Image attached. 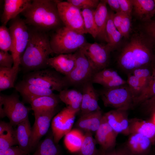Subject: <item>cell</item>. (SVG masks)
<instances>
[{"instance_id": "obj_14", "label": "cell", "mask_w": 155, "mask_h": 155, "mask_svg": "<svg viewBox=\"0 0 155 155\" xmlns=\"http://www.w3.org/2000/svg\"><path fill=\"white\" fill-rule=\"evenodd\" d=\"M15 87L24 100L29 103L37 98L54 94L51 90L28 83L23 80L18 82Z\"/></svg>"}, {"instance_id": "obj_20", "label": "cell", "mask_w": 155, "mask_h": 155, "mask_svg": "<svg viewBox=\"0 0 155 155\" xmlns=\"http://www.w3.org/2000/svg\"><path fill=\"white\" fill-rule=\"evenodd\" d=\"M129 124L130 134L138 133L144 135L150 139L153 144L155 141V125L151 121L134 118L129 120Z\"/></svg>"}, {"instance_id": "obj_41", "label": "cell", "mask_w": 155, "mask_h": 155, "mask_svg": "<svg viewBox=\"0 0 155 155\" xmlns=\"http://www.w3.org/2000/svg\"><path fill=\"white\" fill-rule=\"evenodd\" d=\"M126 83L125 80L118 75L104 81L100 84L102 86L105 88L110 89L124 85Z\"/></svg>"}, {"instance_id": "obj_57", "label": "cell", "mask_w": 155, "mask_h": 155, "mask_svg": "<svg viewBox=\"0 0 155 155\" xmlns=\"http://www.w3.org/2000/svg\"><path fill=\"white\" fill-rule=\"evenodd\" d=\"M106 152L102 149L100 153L98 155H106Z\"/></svg>"}, {"instance_id": "obj_40", "label": "cell", "mask_w": 155, "mask_h": 155, "mask_svg": "<svg viewBox=\"0 0 155 155\" xmlns=\"http://www.w3.org/2000/svg\"><path fill=\"white\" fill-rule=\"evenodd\" d=\"M17 144L15 134L9 133L0 135V150H5Z\"/></svg>"}, {"instance_id": "obj_58", "label": "cell", "mask_w": 155, "mask_h": 155, "mask_svg": "<svg viewBox=\"0 0 155 155\" xmlns=\"http://www.w3.org/2000/svg\"><path fill=\"white\" fill-rule=\"evenodd\" d=\"M147 155H155V152L151 153H150V152Z\"/></svg>"}, {"instance_id": "obj_16", "label": "cell", "mask_w": 155, "mask_h": 155, "mask_svg": "<svg viewBox=\"0 0 155 155\" xmlns=\"http://www.w3.org/2000/svg\"><path fill=\"white\" fill-rule=\"evenodd\" d=\"M30 0H5L3 11L1 17L2 25L6 26L8 22L15 18L30 5Z\"/></svg>"}, {"instance_id": "obj_48", "label": "cell", "mask_w": 155, "mask_h": 155, "mask_svg": "<svg viewBox=\"0 0 155 155\" xmlns=\"http://www.w3.org/2000/svg\"><path fill=\"white\" fill-rule=\"evenodd\" d=\"M98 96L97 92L94 89L92 92V97L86 113L100 109L98 104Z\"/></svg>"}, {"instance_id": "obj_54", "label": "cell", "mask_w": 155, "mask_h": 155, "mask_svg": "<svg viewBox=\"0 0 155 155\" xmlns=\"http://www.w3.org/2000/svg\"><path fill=\"white\" fill-rule=\"evenodd\" d=\"M111 9L116 13L121 12L120 6L118 0H105Z\"/></svg>"}, {"instance_id": "obj_23", "label": "cell", "mask_w": 155, "mask_h": 155, "mask_svg": "<svg viewBox=\"0 0 155 155\" xmlns=\"http://www.w3.org/2000/svg\"><path fill=\"white\" fill-rule=\"evenodd\" d=\"M133 13L139 19L147 21L155 7L154 0H132Z\"/></svg>"}, {"instance_id": "obj_18", "label": "cell", "mask_w": 155, "mask_h": 155, "mask_svg": "<svg viewBox=\"0 0 155 155\" xmlns=\"http://www.w3.org/2000/svg\"><path fill=\"white\" fill-rule=\"evenodd\" d=\"M105 0H101L95 9L94 18L96 26L98 38L106 42L108 40L106 33V26L108 18V11Z\"/></svg>"}, {"instance_id": "obj_12", "label": "cell", "mask_w": 155, "mask_h": 155, "mask_svg": "<svg viewBox=\"0 0 155 155\" xmlns=\"http://www.w3.org/2000/svg\"><path fill=\"white\" fill-rule=\"evenodd\" d=\"M56 108L48 111L34 112L35 121L32 127L30 142L31 150L37 146L42 137L47 132Z\"/></svg>"}, {"instance_id": "obj_56", "label": "cell", "mask_w": 155, "mask_h": 155, "mask_svg": "<svg viewBox=\"0 0 155 155\" xmlns=\"http://www.w3.org/2000/svg\"><path fill=\"white\" fill-rule=\"evenodd\" d=\"M154 1L155 2V0H154ZM155 15V7L154 8V9L153 11L150 14V17H149V19L150 20V18L153 17L154 15Z\"/></svg>"}, {"instance_id": "obj_51", "label": "cell", "mask_w": 155, "mask_h": 155, "mask_svg": "<svg viewBox=\"0 0 155 155\" xmlns=\"http://www.w3.org/2000/svg\"><path fill=\"white\" fill-rule=\"evenodd\" d=\"M9 133L15 134L13 128V126L9 123H7L4 121H1L0 123V135Z\"/></svg>"}, {"instance_id": "obj_30", "label": "cell", "mask_w": 155, "mask_h": 155, "mask_svg": "<svg viewBox=\"0 0 155 155\" xmlns=\"http://www.w3.org/2000/svg\"><path fill=\"white\" fill-rule=\"evenodd\" d=\"M152 78L149 84L143 92L135 98L133 105L141 104L145 100L155 96V64L152 67Z\"/></svg>"}, {"instance_id": "obj_8", "label": "cell", "mask_w": 155, "mask_h": 155, "mask_svg": "<svg viewBox=\"0 0 155 155\" xmlns=\"http://www.w3.org/2000/svg\"><path fill=\"white\" fill-rule=\"evenodd\" d=\"M101 96L104 105L116 109L127 111L133 104L134 96L128 86L106 89Z\"/></svg>"}, {"instance_id": "obj_1", "label": "cell", "mask_w": 155, "mask_h": 155, "mask_svg": "<svg viewBox=\"0 0 155 155\" xmlns=\"http://www.w3.org/2000/svg\"><path fill=\"white\" fill-rule=\"evenodd\" d=\"M153 42L142 33L133 34L118 56V64L123 69L132 71L137 68L145 67L152 60Z\"/></svg>"}, {"instance_id": "obj_37", "label": "cell", "mask_w": 155, "mask_h": 155, "mask_svg": "<svg viewBox=\"0 0 155 155\" xmlns=\"http://www.w3.org/2000/svg\"><path fill=\"white\" fill-rule=\"evenodd\" d=\"M132 72L133 75L140 80L145 86L146 88L152 78V73L150 70L145 66L135 69Z\"/></svg>"}, {"instance_id": "obj_39", "label": "cell", "mask_w": 155, "mask_h": 155, "mask_svg": "<svg viewBox=\"0 0 155 155\" xmlns=\"http://www.w3.org/2000/svg\"><path fill=\"white\" fill-rule=\"evenodd\" d=\"M103 116L100 109L91 113L89 131L96 132L101 124Z\"/></svg>"}, {"instance_id": "obj_21", "label": "cell", "mask_w": 155, "mask_h": 155, "mask_svg": "<svg viewBox=\"0 0 155 155\" xmlns=\"http://www.w3.org/2000/svg\"><path fill=\"white\" fill-rule=\"evenodd\" d=\"M72 111H73L66 107L63 109L52 119L51 128L54 140L56 144H58L63 136L65 135L64 130L66 117L67 114Z\"/></svg>"}, {"instance_id": "obj_44", "label": "cell", "mask_w": 155, "mask_h": 155, "mask_svg": "<svg viewBox=\"0 0 155 155\" xmlns=\"http://www.w3.org/2000/svg\"><path fill=\"white\" fill-rule=\"evenodd\" d=\"M91 113L82 115L77 121L76 126L79 129L85 131H89Z\"/></svg>"}, {"instance_id": "obj_2", "label": "cell", "mask_w": 155, "mask_h": 155, "mask_svg": "<svg viewBox=\"0 0 155 155\" xmlns=\"http://www.w3.org/2000/svg\"><path fill=\"white\" fill-rule=\"evenodd\" d=\"M21 13L27 25L46 32L55 30L63 24L58 11L57 0H32Z\"/></svg>"}, {"instance_id": "obj_38", "label": "cell", "mask_w": 155, "mask_h": 155, "mask_svg": "<svg viewBox=\"0 0 155 155\" xmlns=\"http://www.w3.org/2000/svg\"><path fill=\"white\" fill-rule=\"evenodd\" d=\"M67 1L81 10L87 8L95 9L100 1L98 0H67Z\"/></svg>"}, {"instance_id": "obj_42", "label": "cell", "mask_w": 155, "mask_h": 155, "mask_svg": "<svg viewBox=\"0 0 155 155\" xmlns=\"http://www.w3.org/2000/svg\"><path fill=\"white\" fill-rule=\"evenodd\" d=\"M131 16L124 14L119 31L123 37L128 38L131 30Z\"/></svg>"}, {"instance_id": "obj_5", "label": "cell", "mask_w": 155, "mask_h": 155, "mask_svg": "<svg viewBox=\"0 0 155 155\" xmlns=\"http://www.w3.org/2000/svg\"><path fill=\"white\" fill-rule=\"evenodd\" d=\"M24 20L19 16L10 21L9 29L12 38L10 51L14 59L13 67L19 69L21 57L25 51L30 38V31Z\"/></svg>"}, {"instance_id": "obj_24", "label": "cell", "mask_w": 155, "mask_h": 155, "mask_svg": "<svg viewBox=\"0 0 155 155\" xmlns=\"http://www.w3.org/2000/svg\"><path fill=\"white\" fill-rule=\"evenodd\" d=\"M59 99V97L54 94L37 98L30 104L34 112L50 111L56 108Z\"/></svg>"}, {"instance_id": "obj_22", "label": "cell", "mask_w": 155, "mask_h": 155, "mask_svg": "<svg viewBox=\"0 0 155 155\" xmlns=\"http://www.w3.org/2000/svg\"><path fill=\"white\" fill-rule=\"evenodd\" d=\"M82 94L80 91L74 89H65L59 92V99L67 107L74 111L80 110Z\"/></svg>"}, {"instance_id": "obj_35", "label": "cell", "mask_w": 155, "mask_h": 155, "mask_svg": "<svg viewBox=\"0 0 155 155\" xmlns=\"http://www.w3.org/2000/svg\"><path fill=\"white\" fill-rule=\"evenodd\" d=\"M118 75L115 71L111 69L105 68L95 73L92 78L91 81L93 84H100L104 81Z\"/></svg>"}, {"instance_id": "obj_59", "label": "cell", "mask_w": 155, "mask_h": 155, "mask_svg": "<svg viewBox=\"0 0 155 155\" xmlns=\"http://www.w3.org/2000/svg\"><path fill=\"white\" fill-rule=\"evenodd\" d=\"M153 145H154L155 146V141L154 142Z\"/></svg>"}, {"instance_id": "obj_33", "label": "cell", "mask_w": 155, "mask_h": 155, "mask_svg": "<svg viewBox=\"0 0 155 155\" xmlns=\"http://www.w3.org/2000/svg\"><path fill=\"white\" fill-rule=\"evenodd\" d=\"M93 84L91 81H90L83 85L82 96L80 108L82 115L86 114L87 110L92 92L95 89Z\"/></svg>"}, {"instance_id": "obj_6", "label": "cell", "mask_w": 155, "mask_h": 155, "mask_svg": "<svg viewBox=\"0 0 155 155\" xmlns=\"http://www.w3.org/2000/svg\"><path fill=\"white\" fill-rule=\"evenodd\" d=\"M60 74L55 70L42 69L28 73L23 80L28 83L59 92L68 85L65 77Z\"/></svg>"}, {"instance_id": "obj_52", "label": "cell", "mask_w": 155, "mask_h": 155, "mask_svg": "<svg viewBox=\"0 0 155 155\" xmlns=\"http://www.w3.org/2000/svg\"><path fill=\"white\" fill-rule=\"evenodd\" d=\"M124 15L121 12L113 13L112 19L113 23L117 29L119 30Z\"/></svg>"}, {"instance_id": "obj_34", "label": "cell", "mask_w": 155, "mask_h": 155, "mask_svg": "<svg viewBox=\"0 0 155 155\" xmlns=\"http://www.w3.org/2000/svg\"><path fill=\"white\" fill-rule=\"evenodd\" d=\"M12 38L9 28L2 25L0 27V49L5 51H11Z\"/></svg>"}, {"instance_id": "obj_19", "label": "cell", "mask_w": 155, "mask_h": 155, "mask_svg": "<svg viewBox=\"0 0 155 155\" xmlns=\"http://www.w3.org/2000/svg\"><path fill=\"white\" fill-rule=\"evenodd\" d=\"M15 131V135L19 147L28 153L30 151V142L32 127L28 117L19 123Z\"/></svg>"}, {"instance_id": "obj_45", "label": "cell", "mask_w": 155, "mask_h": 155, "mask_svg": "<svg viewBox=\"0 0 155 155\" xmlns=\"http://www.w3.org/2000/svg\"><path fill=\"white\" fill-rule=\"evenodd\" d=\"M126 110H121L120 116V121L122 128V133L126 135L130 134L129 120H128Z\"/></svg>"}, {"instance_id": "obj_49", "label": "cell", "mask_w": 155, "mask_h": 155, "mask_svg": "<svg viewBox=\"0 0 155 155\" xmlns=\"http://www.w3.org/2000/svg\"><path fill=\"white\" fill-rule=\"evenodd\" d=\"M28 154L19 147L12 146L5 150H0V155H26Z\"/></svg>"}, {"instance_id": "obj_4", "label": "cell", "mask_w": 155, "mask_h": 155, "mask_svg": "<svg viewBox=\"0 0 155 155\" xmlns=\"http://www.w3.org/2000/svg\"><path fill=\"white\" fill-rule=\"evenodd\" d=\"M50 41L53 53L57 55L74 53L87 42L84 34L65 26L55 30Z\"/></svg>"}, {"instance_id": "obj_15", "label": "cell", "mask_w": 155, "mask_h": 155, "mask_svg": "<svg viewBox=\"0 0 155 155\" xmlns=\"http://www.w3.org/2000/svg\"><path fill=\"white\" fill-rule=\"evenodd\" d=\"M129 135L126 148L132 155H147L149 154L153 145L150 139L138 133Z\"/></svg>"}, {"instance_id": "obj_25", "label": "cell", "mask_w": 155, "mask_h": 155, "mask_svg": "<svg viewBox=\"0 0 155 155\" xmlns=\"http://www.w3.org/2000/svg\"><path fill=\"white\" fill-rule=\"evenodd\" d=\"M113 13L112 11L108 12L106 29L108 40L107 44L111 52L117 48L123 37L113 23L112 17Z\"/></svg>"}, {"instance_id": "obj_26", "label": "cell", "mask_w": 155, "mask_h": 155, "mask_svg": "<svg viewBox=\"0 0 155 155\" xmlns=\"http://www.w3.org/2000/svg\"><path fill=\"white\" fill-rule=\"evenodd\" d=\"M84 137V135L80 130L77 129L71 130L65 135V145L71 152H78L82 144Z\"/></svg>"}, {"instance_id": "obj_17", "label": "cell", "mask_w": 155, "mask_h": 155, "mask_svg": "<svg viewBox=\"0 0 155 155\" xmlns=\"http://www.w3.org/2000/svg\"><path fill=\"white\" fill-rule=\"evenodd\" d=\"M75 63V55L74 53L61 54L49 57L47 61V65L58 73L66 76L73 69Z\"/></svg>"}, {"instance_id": "obj_3", "label": "cell", "mask_w": 155, "mask_h": 155, "mask_svg": "<svg viewBox=\"0 0 155 155\" xmlns=\"http://www.w3.org/2000/svg\"><path fill=\"white\" fill-rule=\"evenodd\" d=\"M30 38L20 59V64L26 70L34 71L48 66L49 56L52 53L50 38L47 33L29 28Z\"/></svg>"}, {"instance_id": "obj_43", "label": "cell", "mask_w": 155, "mask_h": 155, "mask_svg": "<svg viewBox=\"0 0 155 155\" xmlns=\"http://www.w3.org/2000/svg\"><path fill=\"white\" fill-rule=\"evenodd\" d=\"M14 59L12 55L8 51L0 50V67L10 68L13 65Z\"/></svg>"}, {"instance_id": "obj_27", "label": "cell", "mask_w": 155, "mask_h": 155, "mask_svg": "<svg viewBox=\"0 0 155 155\" xmlns=\"http://www.w3.org/2000/svg\"><path fill=\"white\" fill-rule=\"evenodd\" d=\"M19 69L0 67V91L14 87V82Z\"/></svg>"}, {"instance_id": "obj_10", "label": "cell", "mask_w": 155, "mask_h": 155, "mask_svg": "<svg viewBox=\"0 0 155 155\" xmlns=\"http://www.w3.org/2000/svg\"><path fill=\"white\" fill-rule=\"evenodd\" d=\"M57 5L60 18L64 26L80 33L86 34L81 10L67 1L57 0Z\"/></svg>"}, {"instance_id": "obj_9", "label": "cell", "mask_w": 155, "mask_h": 155, "mask_svg": "<svg viewBox=\"0 0 155 155\" xmlns=\"http://www.w3.org/2000/svg\"><path fill=\"white\" fill-rule=\"evenodd\" d=\"M81 49L95 73L108 66L111 51L107 44L87 42Z\"/></svg>"}, {"instance_id": "obj_7", "label": "cell", "mask_w": 155, "mask_h": 155, "mask_svg": "<svg viewBox=\"0 0 155 155\" xmlns=\"http://www.w3.org/2000/svg\"><path fill=\"white\" fill-rule=\"evenodd\" d=\"M29 113V109L20 100L17 94H0V117H7L13 126H17L28 117Z\"/></svg>"}, {"instance_id": "obj_53", "label": "cell", "mask_w": 155, "mask_h": 155, "mask_svg": "<svg viewBox=\"0 0 155 155\" xmlns=\"http://www.w3.org/2000/svg\"><path fill=\"white\" fill-rule=\"evenodd\" d=\"M106 155H132L126 147L106 152Z\"/></svg>"}, {"instance_id": "obj_31", "label": "cell", "mask_w": 155, "mask_h": 155, "mask_svg": "<svg viewBox=\"0 0 155 155\" xmlns=\"http://www.w3.org/2000/svg\"><path fill=\"white\" fill-rule=\"evenodd\" d=\"M95 140L92 132H86L82 144L78 152V155H98Z\"/></svg>"}, {"instance_id": "obj_47", "label": "cell", "mask_w": 155, "mask_h": 155, "mask_svg": "<svg viewBox=\"0 0 155 155\" xmlns=\"http://www.w3.org/2000/svg\"><path fill=\"white\" fill-rule=\"evenodd\" d=\"M144 28L147 35L155 42V21L151 20L146 22Z\"/></svg>"}, {"instance_id": "obj_13", "label": "cell", "mask_w": 155, "mask_h": 155, "mask_svg": "<svg viewBox=\"0 0 155 155\" xmlns=\"http://www.w3.org/2000/svg\"><path fill=\"white\" fill-rule=\"evenodd\" d=\"M108 124L103 116L101 124L96 131V138L102 149L107 152L115 146L118 135Z\"/></svg>"}, {"instance_id": "obj_29", "label": "cell", "mask_w": 155, "mask_h": 155, "mask_svg": "<svg viewBox=\"0 0 155 155\" xmlns=\"http://www.w3.org/2000/svg\"><path fill=\"white\" fill-rule=\"evenodd\" d=\"M94 9L87 8L81 11L86 34H89L95 38L97 37L98 33L94 20Z\"/></svg>"}, {"instance_id": "obj_46", "label": "cell", "mask_w": 155, "mask_h": 155, "mask_svg": "<svg viewBox=\"0 0 155 155\" xmlns=\"http://www.w3.org/2000/svg\"><path fill=\"white\" fill-rule=\"evenodd\" d=\"M121 12L124 14L131 16L133 9L132 0H118Z\"/></svg>"}, {"instance_id": "obj_36", "label": "cell", "mask_w": 155, "mask_h": 155, "mask_svg": "<svg viewBox=\"0 0 155 155\" xmlns=\"http://www.w3.org/2000/svg\"><path fill=\"white\" fill-rule=\"evenodd\" d=\"M127 82L134 98L139 95L146 88L140 80L133 74L128 76Z\"/></svg>"}, {"instance_id": "obj_55", "label": "cell", "mask_w": 155, "mask_h": 155, "mask_svg": "<svg viewBox=\"0 0 155 155\" xmlns=\"http://www.w3.org/2000/svg\"><path fill=\"white\" fill-rule=\"evenodd\" d=\"M152 114L151 119L150 120L155 125V111L153 112Z\"/></svg>"}, {"instance_id": "obj_50", "label": "cell", "mask_w": 155, "mask_h": 155, "mask_svg": "<svg viewBox=\"0 0 155 155\" xmlns=\"http://www.w3.org/2000/svg\"><path fill=\"white\" fill-rule=\"evenodd\" d=\"M141 104L147 112L152 113L155 111V96L145 100Z\"/></svg>"}, {"instance_id": "obj_32", "label": "cell", "mask_w": 155, "mask_h": 155, "mask_svg": "<svg viewBox=\"0 0 155 155\" xmlns=\"http://www.w3.org/2000/svg\"><path fill=\"white\" fill-rule=\"evenodd\" d=\"M121 110L116 109L111 110L103 115L109 125L118 134L122 132L120 121Z\"/></svg>"}, {"instance_id": "obj_28", "label": "cell", "mask_w": 155, "mask_h": 155, "mask_svg": "<svg viewBox=\"0 0 155 155\" xmlns=\"http://www.w3.org/2000/svg\"><path fill=\"white\" fill-rule=\"evenodd\" d=\"M56 144L53 135L48 136L38 143L36 151L32 155H59L60 151Z\"/></svg>"}, {"instance_id": "obj_11", "label": "cell", "mask_w": 155, "mask_h": 155, "mask_svg": "<svg viewBox=\"0 0 155 155\" xmlns=\"http://www.w3.org/2000/svg\"><path fill=\"white\" fill-rule=\"evenodd\" d=\"M74 53L75 55V66L70 73L65 77L68 85H83L86 82L91 81L95 72L81 49Z\"/></svg>"}]
</instances>
